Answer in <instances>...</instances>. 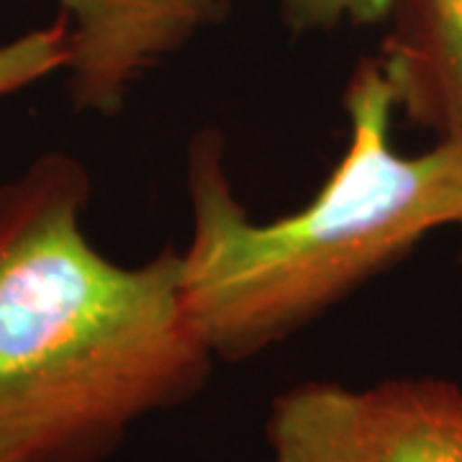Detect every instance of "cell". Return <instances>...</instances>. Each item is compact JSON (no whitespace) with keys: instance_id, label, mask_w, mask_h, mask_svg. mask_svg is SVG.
Returning a JSON list of instances; mask_svg holds the SVG:
<instances>
[{"instance_id":"obj_1","label":"cell","mask_w":462,"mask_h":462,"mask_svg":"<svg viewBox=\"0 0 462 462\" xmlns=\"http://www.w3.org/2000/svg\"><path fill=\"white\" fill-rule=\"evenodd\" d=\"M90 190L65 152L0 185V462H103L216 363L185 309L182 252L108 260L83 229Z\"/></svg>"},{"instance_id":"obj_2","label":"cell","mask_w":462,"mask_h":462,"mask_svg":"<svg viewBox=\"0 0 462 462\" xmlns=\"http://www.w3.org/2000/svg\"><path fill=\"white\" fill-rule=\"evenodd\" d=\"M345 111L349 139L327 182L303 208L264 224L234 193L221 134L190 142L182 296L214 360L242 363L281 345L427 234L462 226V139L401 154L396 93L378 57L352 72Z\"/></svg>"},{"instance_id":"obj_3","label":"cell","mask_w":462,"mask_h":462,"mask_svg":"<svg viewBox=\"0 0 462 462\" xmlns=\"http://www.w3.org/2000/svg\"><path fill=\"white\" fill-rule=\"evenodd\" d=\"M264 437L267 462H462V388L431 375L309 380L273 401Z\"/></svg>"},{"instance_id":"obj_4","label":"cell","mask_w":462,"mask_h":462,"mask_svg":"<svg viewBox=\"0 0 462 462\" xmlns=\"http://www.w3.org/2000/svg\"><path fill=\"white\" fill-rule=\"evenodd\" d=\"M67 23V90L111 116L136 85L221 18V0H57Z\"/></svg>"},{"instance_id":"obj_5","label":"cell","mask_w":462,"mask_h":462,"mask_svg":"<svg viewBox=\"0 0 462 462\" xmlns=\"http://www.w3.org/2000/svg\"><path fill=\"white\" fill-rule=\"evenodd\" d=\"M378 60L398 111L462 139V0H393Z\"/></svg>"},{"instance_id":"obj_6","label":"cell","mask_w":462,"mask_h":462,"mask_svg":"<svg viewBox=\"0 0 462 462\" xmlns=\"http://www.w3.org/2000/svg\"><path fill=\"white\" fill-rule=\"evenodd\" d=\"M67 65V23L60 16L50 26L21 33L0 44V98L50 78Z\"/></svg>"},{"instance_id":"obj_7","label":"cell","mask_w":462,"mask_h":462,"mask_svg":"<svg viewBox=\"0 0 462 462\" xmlns=\"http://www.w3.org/2000/svg\"><path fill=\"white\" fill-rule=\"evenodd\" d=\"M296 29L331 32L337 26H375L391 16L393 0H275Z\"/></svg>"}]
</instances>
